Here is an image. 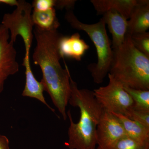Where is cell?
Returning <instances> with one entry per match:
<instances>
[{
  "label": "cell",
  "instance_id": "4fadbf2b",
  "mask_svg": "<svg viewBox=\"0 0 149 149\" xmlns=\"http://www.w3.org/2000/svg\"><path fill=\"white\" fill-rule=\"evenodd\" d=\"M138 1L139 0H91V2L98 14H103L109 11H115L128 20Z\"/></svg>",
  "mask_w": 149,
  "mask_h": 149
},
{
  "label": "cell",
  "instance_id": "9a60e30c",
  "mask_svg": "<svg viewBox=\"0 0 149 149\" xmlns=\"http://www.w3.org/2000/svg\"><path fill=\"white\" fill-rule=\"evenodd\" d=\"M32 17L34 26L43 31L57 30L60 26L55 8L43 11L33 10Z\"/></svg>",
  "mask_w": 149,
  "mask_h": 149
},
{
  "label": "cell",
  "instance_id": "30bf717a",
  "mask_svg": "<svg viewBox=\"0 0 149 149\" xmlns=\"http://www.w3.org/2000/svg\"><path fill=\"white\" fill-rule=\"evenodd\" d=\"M89 48L77 32L70 36L63 35L59 42V51L62 58L66 57L80 61Z\"/></svg>",
  "mask_w": 149,
  "mask_h": 149
},
{
  "label": "cell",
  "instance_id": "8fae6325",
  "mask_svg": "<svg viewBox=\"0 0 149 149\" xmlns=\"http://www.w3.org/2000/svg\"><path fill=\"white\" fill-rule=\"evenodd\" d=\"M149 28V1L139 0L128 20L127 34L146 32Z\"/></svg>",
  "mask_w": 149,
  "mask_h": 149
},
{
  "label": "cell",
  "instance_id": "7c38bea8",
  "mask_svg": "<svg viewBox=\"0 0 149 149\" xmlns=\"http://www.w3.org/2000/svg\"><path fill=\"white\" fill-rule=\"evenodd\" d=\"M22 65L25 68L26 82L22 94V96L38 100L45 105L52 111L55 113V110L48 104L44 97L43 93L45 90L42 83L41 81H38L36 79L32 72L30 65V58H24Z\"/></svg>",
  "mask_w": 149,
  "mask_h": 149
},
{
  "label": "cell",
  "instance_id": "ba28073f",
  "mask_svg": "<svg viewBox=\"0 0 149 149\" xmlns=\"http://www.w3.org/2000/svg\"><path fill=\"white\" fill-rule=\"evenodd\" d=\"M10 37L8 29L0 24V95L4 89L6 80L19 70L16 51Z\"/></svg>",
  "mask_w": 149,
  "mask_h": 149
},
{
  "label": "cell",
  "instance_id": "7a4b0ae2",
  "mask_svg": "<svg viewBox=\"0 0 149 149\" xmlns=\"http://www.w3.org/2000/svg\"><path fill=\"white\" fill-rule=\"evenodd\" d=\"M71 94L68 103L80 109V117L73 122L70 110L67 112L70 126L68 141L65 146L69 149H96L97 128L104 109L97 100L93 91L80 89L70 78Z\"/></svg>",
  "mask_w": 149,
  "mask_h": 149
},
{
  "label": "cell",
  "instance_id": "277c9868",
  "mask_svg": "<svg viewBox=\"0 0 149 149\" xmlns=\"http://www.w3.org/2000/svg\"><path fill=\"white\" fill-rule=\"evenodd\" d=\"M65 18L72 28L86 33L93 42L97 51V61L96 63L88 65V69L94 83H103L109 72L113 56L103 19L102 18L94 24H86L77 19L72 10L67 11Z\"/></svg>",
  "mask_w": 149,
  "mask_h": 149
},
{
  "label": "cell",
  "instance_id": "2e32d148",
  "mask_svg": "<svg viewBox=\"0 0 149 149\" xmlns=\"http://www.w3.org/2000/svg\"><path fill=\"white\" fill-rule=\"evenodd\" d=\"M134 102L133 108L149 111V91L124 87Z\"/></svg>",
  "mask_w": 149,
  "mask_h": 149
},
{
  "label": "cell",
  "instance_id": "8992f818",
  "mask_svg": "<svg viewBox=\"0 0 149 149\" xmlns=\"http://www.w3.org/2000/svg\"><path fill=\"white\" fill-rule=\"evenodd\" d=\"M108 76V84L95 89L94 96L104 110L127 116L133 108V100L121 83L109 74Z\"/></svg>",
  "mask_w": 149,
  "mask_h": 149
},
{
  "label": "cell",
  "instance_id": "ffe728a7",
  "mask_svg": "<svg viewBox=\"0 0 149 149\" xmlns=\"http://www.w3.org/2000/svg\"><path fill=\"white\" fill-rule=\"evenodd\" d=\"M35 11H43L54 8L55 0H35L32 4Z\"/></svg>",
  "mask_w": 149,
  "mask_h": 149
},
{
  "label": "cell",
  "instance_id": "d6986e66",
  "mask_svg": "<svg viewBox=\"0 0 149 149\" xmlns=\"http://www.w3.org/2000/svg\"><path fill=\"white\" fill-rule=\"evenodd\" d=\"M126 117L140 123L146 128H149V111L132 109Z\"/></svg>",
  "mask_w": 149,
  "mask_h": 149
},
{
  "label": "cell",
  "instance_id": "6da1fadb",
  "mask_svg": "<svg viewBox=\"0 0 149 149\" xmlns=\"http://www.w3.org/2000/svg\"><path fill=\"white\" fill-rule=\"evenodd\" d=\"M33 35L36 40L32 55L33 62L42 70L41 81L45 91L65 120L68 117L66 107L71 94V75L66 63H65V68H63L60 62L62 58L58 44L63 35L58 30L43 31L35 26Z\"/></svg>",
  "mask_w": 149,
  "mask_h": 149
},
{
  "label": "cell",
  "instance_id": "e0dca14e",
  "mask_svg": "<svg viewBox=\"0 0 149 149\" xmlns=\"http://www.w3.org/2000/svg\"><path fill=\"white\" fill-rule=\"evenodd\" d=\"M130 37L134 47L149 58V32L134 34Z\"/></svg>",
  "mask_w": 149,
  "mask_h": 149
},
{
  "label": "cell",
  "instance_id": "ac0fdd59",
  "mask_svg": "<svg viewBox=\"0 0 149 149\" xmlns=\"http://www.w3.org/2000/svg\"><path fill=\"white\" fill-rule=\"evenodd\" d=\"M149 144L141 143L126 136L118 141L111 149H149Z\"/></svg>",
  "mask_w": 149,
  "mask_h": 149
},
{
  "label": "cell",
  "instance_id": "3957f363",
  "mask_svg": "<svg viewBox=\"0 0 149 149\" xmlns=\"http://www.w3.org/2000/svg\"><path fill=\"white\" fill-rule=\"evenodd\" d=\"M109 72L123 87L149 91V58L138 50L126 34L122 45L113 50Z\"/></svg>",
  "mask_w": 149,
  "mask_h": 149
},
{
  "label": "cell",
  "instance_id": "5bb4252c",
  "mask_svg": "<svg viewBox=\"0 0 149 149\" xmlns=\"http://www.w3.org/2000/svg\"><path fill=\"white\" fill-rule=\"evenodd\" d=\"M111 113L121 123L127 136L141 143L149 144V128L123 115Z\"/></svg>",
  "mask_w": 149,
  "mask_h": 149
},
{
  "label": "cell",
  "instance_id": "9c48e42d",
  "mask_svg": "<svg viewBox=\"0 0 149 149\" xmlns=\"http://www.w3.org/2000/svg\"><path fill=\"white\" fill-rule=\"evenodd\" d=\"M103 15L102 18L106 25H107L112 37V48L113 50L116 49L125 41L128 28V19L115 11H109Z\"/></svg>",
  "mask_w": 149,
  "mask_h": 149
},
{
  "label": "cell",
  "instance_id": "7402d4cb",
  "mask_svg": "<svg viewBox=\"0 0 149 149\" xmlns=\"http://www.w3.org/2000/svg\"><path fill=\"white\" fill-rule=\"evenodd\" d=\"M0 149H10L9 140L6 136L0 134Z\"/></svg>",
  "mask_w": 149,
  "mask_h": 149
},
{
  "label": "cell",
  "instance_id": "44dd1931",
  "mask_svg": "<svg viewBox=\"0 0 149 149\" xmlns=\"http://www.w3.org/2000/svg\"><path fill=\"white\" fill-rule=\"evenodd\" d=\"M74 0H55L54 8L62 10L66 9L67 10H72L75 3Z\"/></svg>",
  "mask_w": 149,
  "mask_h": 149
},
{
  "label": "cell",
  "instance_id": "52a82bcc",
  "mask_svg": "<svg viewBox=\"0 0 149 149\" xmlns=\"http://www.w3.org/2000/svg\"><path fill=\"white\" fill-rule=\"evenodd\" d=\"M126 136L119 120L111 113L104 110L97 126L96 149H111L118 141Z\"/></svg>",
  "mask_w": 149,
  "mask_h": 149
},
{
  "label": "cell",
  "instance_id": "603a6c76",
  "mask_svg": "<svg viewBox=\"0 0 149 149\" xmlns=\"http://www.w3.org/2000/svg\"><path fill=\"white\" fill-rule=\"evenodd\" d=\"M0 4H3L7 5L15 6H16L18 4V1L16 0H0Z\"/></svg>",
  "mask_w": 149,
  "mask_h": 149
},
{
  "label": "cell",
  "instance_id": "5b68a950",
  "mask_svg": "<svg viewBox=\"0 0 149 149\" xmlns=\"http://www.w3.org/2000/svg\"><path fill=\"white\" fill-rule=\"evenodd\" d=\"M32 9V5L29 3L19 0L16 8L12 13L4 15L1 23L10 32L11 42L14 43L17 36L22 37L25 47V57H30L34 37Z\"/></svg>",
  "mask_w": 149,
  "mask_h": 149
}]
</instances>
